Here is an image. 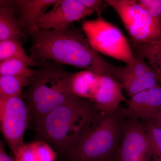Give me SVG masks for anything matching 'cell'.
<instances>
[{
  "mask_svg": "<svg viewBox=\"0 0 161 161\" xmlns=\"http://www.w3.org/2000/svg\"><path fill=\"white\" fill-rule=\"evenodd\" d=\"M31 37L30 57L34 61H53L116 79L119 67L105 60L93 48L82 29L39 30Z\"/></svg>",
  "mask_w": 161,
  "mask_h": 161,
  "instance_id": "obj_1",
  "label": "cell"
},
{
  "mask_svg": "<svg viewBox=\"0 0 161 161\" xmlns=\"http://www.w3.org/2000/svg\"><path fill=\"white\" fill-rule=\"evenodd\" d=\"M103 113L92 102L74 96L39 122L36 136L65 158L96 126Z\"/></svg>",
  "mask_w": 161,
  "mask_h": 161,
  "instance_id": "obj_2",
  "label": "cell"
},
{
  "mask_svg": "<svg viewBox=\"0 0 161 161\" xmlns=\"http://www.w3.org/2000/svg\"><path fill=\"white\" fill-rule=\"evenodd\" d=\"M39 61L32 82L23 93L35 128L45 115L75 96L71 86L74 73L67 71L60 64Z\"/></svg>",
  "mask_w": 161,
  "mask_h": 161,
  "instance_id": "obj_3",
  "label": "cell"
},
{
  "mask_svg": "<svg viewBox=\"0 0 161 161\" xmlns=\"http://www.w3.org/2000/svg\"><path fill=\"white\" fill-rule=\"evenodd\" d=\"M128 116L124 109L103 113L96 126L67 156L65 160L113 161Z\"/></svg>",
  "mask_w": 161,
  "mask_h": 161,
  "instance_id": "obj_4",
  "label": "cell"
},
{
  "mask_svg": "<svg viewBox=\"0 0 161 161\" xmlns=\"http://www.w3.org/2000/svg\"><path fill=\"white\" fill-rule=\"evenodd\" d=\"M81 26L84 33L96 52L126 64L131 62L134 56L132 46L117 26L101 14L95 19L83 20Z\"/></svg>",
  "mask_w": 161,
  "mask_h": 161,
  "instance_id": "obj_5",
  "label": "cell"
},
{
  "mask_svg": "<svg viewBox=\"0 0 161 161\" xmlns=\"http://www.w3.org/2000/svg\"><path fill=\"white\" fill-rule=\"evenodd\" d=\"M118 14L134 44L161 40V22L150 15L137 0H107Z\"/></svg>",
  "mask_w": 161,
  "mask_h": 161,
  "instance_id": "obj_6",
  "label": "cell"
},
{
  "mask_svg": "<svg viewBox=\"0 0 161 161\" xmlns=\"http://www.w3.org/2000/svg\"><path fill=\"white\" fill-rule=\"evenodd\" d=\"M1 131L14 154L24 145V133L31 122L23 94L11 98H0Z\"/></svg>",
  "mask_w": 161,
  "mask_h": 161,
  "instance_id": "obj_7",
  "label": "cell"
},
{
  "mask_svg": "<svg viewBox=\"0 0 161 161\" xmlns=\"http://www.w3.org/2000/svg\"><path fill=\"white\" fill-rule=\"evenodd\" d=\"M152 160L150 142L143 125L137 119L128 115L120 142L113 161Z\"/></svg>",
  "mask_w": 161,
  "mask_h": 161,
  "instance_id": "obj_8",
  "label": "cell"
},
{
  "mask_svg": "<svg viewBox=\"0 0 161 161\" xmlns=\"http://www.w3.org/2000/svg\"><path fill=\"white\" fill-rule=\"evenodd\" d=\"M94 13L79 0H59L51 10L38 20L39 30H54L69 28L73 22L79 21Z\"/></svg>",
  "mask_w": 161,
  "mask_h": 161,
  "instance_id": "obj_9",
  "label": "cell"
},
{
  "mask_svg": "<svg viewBox=\"0 0 161 161\" xmlns=\"http://www.w3.org/2000/svg\"><path fill=\"white\" fill-rule=\"evenodd\" d=\"M123 89L122 85L115 78L98 75L90 101L103 113L114 112L118 109L121 102L128 101Z\"/></svg>",
  "mask_w": 161,
  "mask_h": 161,
  "instance_id": "obj_10",
  "label": "cell"
},
{
  "mask_svg": "<svg viewBox=\"0 0 161 161\" xmlns=\"http://www.w3.org/2000/svg\"><path fill=\"white\" fill-rule=\"evenodd\" d=\"M129 116L148 120L161 113V86H157L133 95L127 101Z\"/></svg>",
  "mask_w": 161,
  "mask_h": 161,
  "instance_id": "obj_11",
  "label": "cell"
},
{
  "mask_svg": "<svg viewBox=\"0 0 161 161\" xmlns=\"http://www.w3.org/2000/svg\"><path fill=\"white\" fill-rule=\"evenodd\" d=\"M59 0H18L15 1L19 10L18 21L23 32L27 36L39 31L38 22L48 7Z\"/></svg>",
  "mask_w": 161,
  "mask_h": 161,
  "instance_id": "obj_12",
  "label": "cell"
},
{
  "mask_svg": "<svg viewBox=\"0 0 161 161\" xmlns=\"http://www.w3.org/2000/svg\"><path fill=\"white\" fill-rule=\"evenodd\" d=\"M0 41L13 40L26 42L27 36L22 31L15 16V1H1Z\"/></svg>",
  "mask_w": 161,
  "mask_h": 161,
  "instance_id": "obj_13",
  "label": "cell"
},
{
  "mask_svg": "<svg viewBox=\"0 0 161 161\" xmlns=\"http://www.w3.org/2000/svg\"><path fill=\"white\" fill-rule=\"evenodd\" d=\"M123 89L130 98L146 90L159 85L161 78L152 70L145 75L138 76H124L118 78Z\"/></svg>",
  "mask_w": 161,
  "mask_h": 161,
  "instance_id": "obj_14",
  "label": "cell"
},
{
  "mask_svg": "<svg viewBox=\"0 0 161 161\" xmlns=\"http://www.w3.org/2000/svg\"><path fill=\"white\" fill-rule=\"evenodd\" d=\"M14 155L17 161H52L55 153L49 144L37 140L24 144Z\"/></svg>",
  "mask_w": 161,
  "mask_h": 161,
  "instance_id": "obj_15",
  "label": "cell"
},
{
  "mask_svg": "<svg viewBox=\"0 0 161 161\" xmlns=\"http://www.w3.org/2000/svg\"><path fill=\"white\" fill-rule=\"evenodd\" d=\"M97 75L86 70L74 73L71 80V86L74 95L89 100Z\"/></svg>",
  "mask_w": 161,
  "mask_h": 161,
  "instance_id": "obj_16",
  "label": "cell"
},
{
  "mask_svg": "<svg viewBox=\"0 0 161 161\" xmlns=\"http://www.w3.org/2000/svg\"><path fill=\"white\" fill-rule=\"evenodd\" d=\"M131 46L135 53L143 57L161 78V40L140 44L132 43Z\"/></svg>",
  "mask_w": 161,
  "mask_h": 161,
  "instance_id": "obj_17",
  "label": "cell"
},
{
  "mask_svg": "<svg viewBox=\"0 0 161 161\" xmlns=\"http://www.w3.org/2000/svg\"><path fill=\"white\" fill-rule=\"evenodd\" d=\"M10 58L22 60L30 67L40 65V61L32 60L30 56L27 55L19 41L13 40L0 41V61Z\"/></svg>",
  "mask_w": 161,
  "mask_h": 161,
  "instance_id": "obj_18",
  "label": "cell"
},
{
  "mask_svg": "<svg viewBox=\"0 0 161 161\" xmlns=\"http://www.w3.org/2000/svg\"><path fill=\"white\" fill-rule=\"evenodd\" d=\"M33 78L22 76H0V98H7L23 94V89L29 86Z\"/></svg>",
  "mask_w": 161,
  "mask_h": 161,
  "instance_id": "obj_19",
  "label": "cell"
},
{
  "mask_svg": "<svg viewBox=\"0 0 161 161\" xmlns=\"http://www.w3.org/2000/svg\"><path fill=\"white\" fill-rule=\"evenodd\" d=\"M29 65L22 60L10 58L0 62V76H13L31 78L36 70L30 68Z\"/></svg>",
  "mask_w": 161,
  "mask_h": 161,
  "instance_id": "obj_20",
  "label": "cell"
},
{
  "mask_svg": "<svg viewBox=\"0 0 161 161\" xmlns=\"http://www.w3.org/2000/svg\"><path fill=\"white\" fill-rule=\"evenodd\" d=\"M133 59L131 62L125 67H119L118 74L116 79L124 76H138L145 75L152 70L149 64L142 56L134 53Z\"/></svg>",
  "mask_w": 161,
  "mask_h": 161,
  "instance_id": "obj_21",
  "label": "cell"
},
{
  "mask_svg": "<svg viewBox=\"0 0 161 161\" xmlns=\"http://www.w3.org/2000/svg\"><path fill=\"white\" fill-rule=\"evenodd\" d=\"M143 125L150 141L152 160L161 161V129L153 119L147 120Z\"/></svg>",
  "mask_w": 161,
  "mask_h": 161,
  "instance_id": "obj_22",
  "label": "cell"
},
{
  "mask_svg": "<svg viewBox=\"0 0 161 161\" xmlns=\"http://www.w3.org/2000/svg\"><path fill=\"white\" fill-rule=\"evenodd\" d=\"M137 2L151 16L161 22V0H137Z\"/></svg>",
  "mask_w": 161,
  "mask_h": 161,
  "instance_id": "obj_23",
  "label": "cell"
},
{
  "mask_svg": "<svg viewBox=\"0 0 161 161\" xmlns=\"http://www.w3.org/2000/svg\"><path fill=\"white\" fill-rule=\"evenodd\" d=\"M82 5L88 9H91L94 13H97L98 15H101L109 6L106 1L103 0H79Z\"/></svg>",
  "mask_w": 161,
  "mask_h": 161,
  "instance_id": "obj_24",
  "label": "cell"
},
{
  "mask_svg": "<svg viewBox=\"0 0 161 161\" xmlns=\"http://www.w3.org/2000/svg\"><path fill=\"white\" fill-rule=\"evenodd\" d=\"M156 124L160 127V128L161 129V118L158 117H155V118L153 119Z\"/></svg>",
  "mask_w": 161,
  "mask_h": 161,
  "instance_id": "obj_25",
  "label": "cell"
}]
</instances>
